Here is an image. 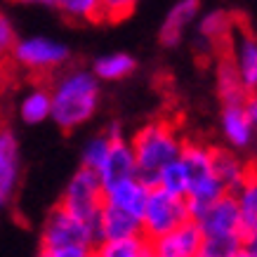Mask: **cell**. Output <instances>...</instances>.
I'll list each match as a JSON object with an SVG mask.
<instances>
[{"label":"cell","instance_id":"52a82bcc","mask_svg":"<svg viewBox=\"0 0 257 257\" xmlns=\"http://www.w3.org/2000/svg\"><path fill=\"white\" fill-rule=\"evenodd\" d=\"M198 224H201L205 238H212V236H243L241 208H238L236 196H222L215 205H210V210L205 212V217Z\"/></svg>","mask_w":257,"mask_h":257},{"label":"cell","instance_id":"44dd1931","mask_svg":"<svg viewBox=\"0 0 257 257\" xmlns=\"http://www.w3.org/2000/svg\"><path fill=\"white\" fill-rule=\"evenodd\" d=\"M19 113H22L24 123L29 125H38L47 118H52V92H45V90H33L22 99V106H19Z\"/></svg>","mask_w":257,"mask_h":257},{"label":"cell","instance_id":"30bf717a","mask_svg":"<svg viewBox=\"0 0 257 257\" xmlns=\"http://www.w3.org/2000/svg\"><path fill=\"white\" fill-rule=\"evenodd\" d=\"M99 177L104 182V189L116 184V182H123V179L137 177V158H135L133 144L130 142H111V151L106 163L101 165Z\"/></svg>","mask_w":257,"mask_h":257},{"label":"cell","instance_id":"4dcf8cb0","mask_svg":"<svg viewBox=\"0 0 257 257\" xmlns=\"http://www.w3.org/2000/svg\"><path fill=\"white\" fill-rule=\"evenodd\" d=\"M245 111H248L252 125H257V94H250L248 101H245Z\"/></svg>","mask_w":257,"mask_h":257},{"label":"cell","instance_id":"ac0fdd59","mask_svg":"<svg viewBox=\"0 0 257 257\" xmlns=\"http://www.w3.org/2000/svg\"><path fill=\"white\" fill-rule=\"evenodd\" d=\"M222 130L229 144L245 147L252 137V120H250L245 106H224L222 111Z\"/></svg>","mask_w":257,"mask_h":257},{"label":"cell","instance_id":"ffe728a7","mask_svg":"<svg viewBox=\"0 0 257 257\" xmlns=\"http://www.w3.org/2000/svg\"><path fill=\"white\" fill-rule=\"evenodd\" d=\"M135 59L127 52H111V55L99 57L92 66V73L97 80H120L125 76H130L135 71Z\"/></svg>","mask_w":257,"mask_h":257},{"label":"cell","instance_id":"836d02e7","mask_svg":"<svg viewBox=\"0 0 257 257\" xmlns=\"http://www.w3.org/2000/svg\"><path fill=\"white\" fill-rule=\"evenodd\" d=\"M238 257H250V255H248V252H245V250H243V252H241V255H238Z\"/></svg>","mask_w":257,"mask_h":257},{"label":"cell","instance_id":"2e32d148","mask_svg":"<svg viewBox=\"0 0 257 257\" xmlns=\"http://www.w3.org/2000/svg\"><path fill=\"white\" fill-rule=\"evenodd\" d=\"M196 12H198V3H196V0H182L177 5H172L170 12L165 15L161 33H158L161 43H163L165 47L177 45L179 40H182V33L187 29V24L196 17Z\"/></svg>","mask_w":257,"mask_h":257},{"label":"cell","instance_id":"277c9868","mask_svg":"<svg viewBox=\"0 0 257 257\" xmlns=\"http://www.w3.org/2000/svg\"><path fill=\"white\" fill-rule=\"evenodd\" d=\"M99 243V236L92 226L71 215L64 205H55L47 212L43 222L40 245L43 250H59V248H94Z\"/></svg>","mask_w":257,"mask_h":257},{"label":"cell","instance_id":"5b68a950","mask_svg":"<svg viewBox=\"0 0 257 257\" xmlns=\"http://www.w3.org/2000/svg\"><path fill=\"white\" fill-rule=\"evenodd\" d=\"M191 215H189V203L187 198L172 196L163 189H151L147 210L142 217V231L149 241L154 243L163 236L177 231L182 224H187Z\"/></svg>","mask_w":257,"mask_h":257},{"label":"cell","instance_id":"6da1fadb","mask_svg":"<svg viewBox=\"0 0 257 257\" xmlns=\"http://www.w3.org/2000/svg\"><path fill=\"white\" fill-rule=\"evenodd\" d=\"M130 144L137 158V177L151 189L158 187L161 170L179 161L184 151V142L177 137L172 125L161 120L147 123L142 130H137Z\"/></svg>","mask_w":257,"mask_h":257},{"label":"cell","instance_id":"484cf974","mask_svg":"<svg viewBox=\"0 0 257 257\" xmlns=\"http://www.w3.org/2000/svg\"><path fill=\"white\" fill-rule=\"evenodd\" d=\"M231 15L229 12H224V10H212V12H208V15H203L201 24H198V31H201V36H205V38H222V36H226V33L231 31Z\"/></svg>","mask_w":257,"mask_h":257},{"label":"cell","instance_id":"603a6c76","mask_svg":"<svg viewBox=\"0 0 257 257\" xmlns=\"http://www.w3.org/2000/svg\"><path fill=\"white\" fill-rule=\"evenodd\" d=\"M189 187H191V184H189L187 168L182 165V161H175V163H170L168 168L161 170L156 189H163V191H168V194H172V196H179V198H187Z\"/></svg>","mask_w":257,"mask_h":257},{"label":"cell","instance_id":"83f0119b","mask_svg":"<svg viewBox=\"0 0 257 257\" xmlns=\"http://www.w3.org/2000/svg\"><path fill=\"white\" fill-rule=\"evenodd\" d=\"M40 257H94V248H59V250H40Z\"/></svg>","mask_w":257,"mask_h":257},{"label":"cell","instance_id":"5bb4252c","mask_svg":"<svg viewBox=\"0 0 257 257\" xmlns=\"http://www.w3.org/2000/svg\"><path fill=\"white\" fill-rule=\"evenodd\" d=\"M231 59H234L238 73H241L245 90L250 94H257V38L252 33L243 31L236 38V50Z\"/></svg>","mask_w":257,"mask_h":257},{"label":"cell","instance_id":"4316f807","mask_svg":"<svg viewBox=\"0 0 257 257\" xmlns=\"http://www.w3.org/2000/svg\"><path fill=\"white\" fill-rule=\"evenodd\" d=\"M64 15L73 17V19H94V17H104V5L97 0H64L59 3Z\"/></svg>","mask_w":257,"mask_h":257},{"label":"cell","instance_id":"3957f363","mask_svg":"<svg viewBox=\"0 0 257 257\" xmlns=\"http://www.w3.org/2000/svg\"><path fill=\"white\" fill-rule=\"evenodd\" d=\"M59 205H64L71 215H76L78 219L87 222L99 236V217L104 205H106V201H104V182H101L99 172L80 168L71 177Z\"/></svg>","mask_w":257,"mask_h":257},{"label":"cell","instance_id":"4fadbf2b","mask_svg":"<svg viewBox=\"0 0 257 257\" xmlns=\"http://www.w3.org/2000/svg\"><path fill=\"white\" fill-rule=\"evenodd\" d=\"M17 179H19V151L12 130L0 133V198L8 203L15 194Z\"/></svg>","mask_w":257,"mask_h":257},{"label":"cell","instance_id":"7c38bea8","mask_svg":"<svg viewBox=\"0 0 257 257\" xmlns=\"http://www.w3.org/2000/svg\"><path fill=\"white\" fill-rule=\"evenodd\" d=\"M142 231V219L113 208V205H104L99 217V243L101 241H120V238H130V236H140Z\"/></svg>","mask_w":257,"mask_h":257},{"label":"cell","instance_id":"7402d4cb","mask_svg":"<svg viewBox=\"0 0 257 257\" xmlns=\"http://www.w3.org/2000/svg\"><path fill=\"white\" fill-rule=\"evenodd\" d=\"M236 201H238V208H241L243 236H245L252 229H257V175H250L245 187L236 194Z\"/></svg>","mask_w":257,"mask_h":257},{"label":"cell","instance_id":"d6a6232c","mask_svg":"<svg viewBox=\"0 0 257 257\" xmlns=\"http://www.w3.org/2000/svg\"><path fill=\"white\" fill-rule=\"evenodd\" d=\"M147 257H163V255H158V252H156V250H154V248H151V250H149V255Z\"/></svg>","mask_w":257,"mask_h":257},{"label":"cell","instance_id":"8fae6325","mask_svg":"<svg viewBox=\"0 0 257 257\" xmlns=\"http://www.w3.org/2000/svg\"><path fill=\"white\" fill-rule=\"evenodd\" d=\"M212 168H215V175L217 179L224 184L226 194L236 196L245 187V182L250 179L252 170H250L248 165H243L238 158L231 154V151H226V149H212Z\"/></svg>","mask_w":257,"mask_h":257},{"label":"cell","instance_id":"7a4b0ae2","mask_svg":"<svg viewBox=\"0 0 257 257\" xmlns=\"http://www.w3.org/2000/svg\"><path fill=\"white\" fill-rule=\"evenodd\" d=\"M99 83L90 71H71L52 90V120L62 130H73L94 113Z\"/></svg>","mask_w":257,"mask_h":257},{"label":"cell","instance_id":"9a60e30c","mask_svg":"<svg viewBox=\"0 0 257 257\" xmlns=\"http://www.w3.org/2000/svg\"><path fill=\"white\" fill-rule=\"evenodd\" d=\"M217 92L224 106H245L250 92L241 80L234 59H222L217 66Z\"/></svg>","mask_w":257,"mask_h":257},{"label":"cell","instance_id":"cb8c5ba5","mask_svg":"<svg viewBox=\"0 0 257 257\" xmlns=\"http://www.w3.org/2000/svg\"><path fill=\"white\" fill-rule=\"evenodd\" d=\"M243 250V236H212L203 241L201 257H238Z\"/></svg>","mask_w":257,"mask_h":257},{"label":"cell","instance_id":"ba28073f","mask_svg":"<svg viewBox=\"0 0 257 257\" xmlns=\"http://www.w3.org/2000/svg\"><path fill=\"white\" fill-rule=\"evenodd\" d=\"M203 241H205V234H203L201 224L189 219L177 231L154 241L151 248L163 257H198L203 250Z\"/></svg>","mask_w":257,"mask_h":257},{"label":"cell","instance_id":"f546056e","mask_svg":"<svg viewBox=\"0 0 257 257\" xmlns=\"http://www.w3.org/2000/svg\"><path fill=\"white\" fill-rule=\"evenodd\" d=\"M243 248L250 257H257V229H252L250 234L243 236Z\"/></svg>","mask_w":257,"mask_h":257},{"label":"cell","instance_id":"d4e9b609","mask_svg":"<svg viewBox=\"0 0 257 257\" xmlns=\"http://www.w3.org/2000/svg\"><path fill=\"white\" fill-rule=\"evenodd\" d=\"M109 151H111V140L106 135H99V137L90 140L85 144V149H83V165L80 168L99 172L101 165L106 163V158H109Z\"/></svg>","mask_w":257,"mask_h":257},{"label":"cell","instance_id":"9c48e42d","mask_svg":"<svg viewBox=\"0 0 257 257\" xmlns=\"http://www.w3.org/2000/svg\"><path fill=\"white\" fill-rule=\"evenodd\" d=\"M149 196H151V187H147L140 177H130L123 182H116L111 187L104 189V201L106 205H113L118 210L130 212L135 217H144Z\"/></svg>","mask_w":257,"mask_h":257},{"label":"cell","instance_id":"f1b7e54d","mask_svg":"<svg viewBox=\"0 0 257 257\" xmlns=\"http://www.w3.org/2000/svg\"><path fill=\"white\" fill-rule=\"evenodd\" d=\"M17 40H15V29H12V24H10V19L5 15L0 17V47L3 50H15Z\"/></svg>","mask_w":257,"mask_h":257},{"label":"cell","instance_id":"8992f818","mask_svg":"<svg viewBox=\"0 0 257 257\" xmlns=\"http://www.w3.org/2000/svg\"><path fill=\"white\" fill-rule=\"evenodd\" d=\"M12 57H15L17 64H22V66L31 71H47L69 59V47L59 43V40L45 38V36H33V38L17 40Z\"/></svg>","mask_w":257,"mask_h":257},{"label":"cell","instance_id":"e575fe53","mask_svg":"<svg viewBox=\"0 0 257 257\" xmlns=\"http://www.w3.org/2000/svg\"><path fill=\"white\" fill-rule=\"evenodd\" d=\"M198 257H201V255H198Z\"/></svg>","mask_w":257,"mask_h":257},{"label":"cell","instance_id":"1f68e13d","mask_svg":"<svg viewBox=\"0 0 257 257\" xmlns=\"http://www.w3.org/2000/svg\"><path fill=\"white\" fill-rule=\"evenodd\" d=\"M104 135H106L111 142H120V140H123V127H120V123H111L109 130H106Z\"/></svg>","mask_w":257,"mask_h":257},{"label":"cell","instance_id":"d6986e66","mask_svg":"<svg viewBox=\"0 0 257 257\" xmlns=\"http://www.w3.org/2000/svg\"><path fill=\"white\" fill-rule=\"evenodd\" d=\"M151 241L144 234L120 238V241H101L94 245V257H147Z\"/></svg>","mask_w":257,"mask_h":257},{"label":"cell","instance_id":"e0dca14e","mask_svg":"<svg viewBox=\"0 0 257 257\" xmlns=\"http://www.w3.org/2000/svg\"><path fill=\"white\" fill-rule=\"evenodd\" d=\"M179 161L187 168L189 184H191V187L198 184V182H205V179H210V177H217V175H215V168H212V149L210 147H203V144H184V151H182V158H179Z\"/></svg>","mask_w":257,"mask_h":257}]
</instances>
